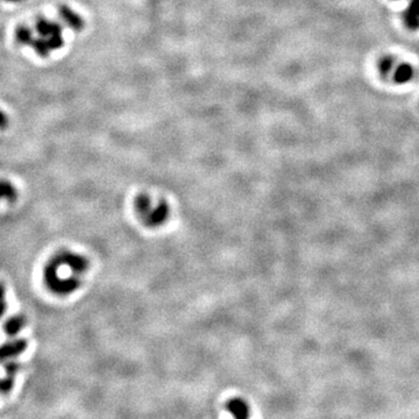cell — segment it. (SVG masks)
Returning a JSON list of instances; mask_svg holds the SVG:
<instances>
[{"label":"cell","instance_id":"9a60e30c","mask_svg":"<svg viewBox=\"0 0 419 419\" xmlns=\"http://www.w3.org/2000/svg\"><path fill=\"white\" fill-rule=\"evenodd\" d=\"M46 40L47 42H48V46L49 48H50V50H58V49H61L62 47L64 46V39H63V35H62V33L46 37Z\"/></svg>","mask_w":419,"mask_h":419},{"label":"cell","instance_id":"ffe728a7","mask_svg":"<svg viewBox=\"0 0 419 419\" xmlns=\"http://www.w3.org/2000/svg\"><path fill=\"white\" fill-rule=\"evenodd\" d=\"M5 298V287L0 283V300H4Z\"/></svg>","mask_w":419,"mask_h":419},{"label":"cell","instance_id":"ac0fdd59","mask_svg":"<svg viewBox=\"0 0 419 419\" xmlns=\"http://www.w3.org/2000/svg\"><path fill=\"white\" fill-rule=\"evenodd\" d=\"M7 125H8L7 116H6L4 112L0 110V129L6 128V127H7Z\"/></svg>","mask_w":419,"mask_h":419},{"label":"cell","instance_id":"7c38bea8","mask_svg":"<svg viewBox=\"0 0 419 419\" xmlns=\"http://www.w3.org/2000/svg\"><path fill=\"white\" fill-rule=\"evenodd\" d=\"M395 63H396V60L394 56L391 55L383 56V57L378 61V65H377L381 76L383 77L389 76L391 74V70H393L394 67H395Z\"/></svg>","mask_w":419,"mask_h":419},{"label":"cell","instance_id":"52a82bcc","mask_svg":"<svg viewBox=\"0 0 419 419\" xmlns=\"http://www.w3.org/2000/svg\"><path fill=\"white\" fill-rule=\"evenodd\" d=\"M35 29L37 34L42 37H49L51 35H55V34L62 33V26L60 24L55 23V21H50L45 18L37 19L35 24Z\"/></svg>","mask_w":419,"mask_h":419},{"label":"cell","instance_id":"277c9868","mask_svg":"<svg viewBox=\"0 0 419 419\" xmlns=\"http://www.w3.org/2000/svg\"><path fill=\"white\" fill-rule=\"evenodd\" d=\"M58 13H60V17L62 20H63L64 23L71 28V29L76 30V32H79V30L83 29L84 25H85L84 24L83 18L80 17L77 12H74L73 8H70L69 6L67 5L60 6V8H58Z\"/></svg>","mask_w":419,"mask_h":419},{"label":"cell","instance_id":"5b68a950","mask_svg":"<svg viewBox=\"0 0 419 419\" xmlns=\"http://www.w3.org/2000/svg\"><path fill=\"white\" fill-rule=\"evenodd\" d=\"M27 348V341L25 339H18L11 343H6L0 346V361L15 358L20 355Z\"/></svg>","mask_w":419,"mask_h":419},{"label":"cell","instance_id":"5bb4252c","mask_svg":"<svg viewBox=\"0 0 419 419\" xmlns=\"http://www.w3.org/2000/svg\"><path fill=\"white\" fill-rule=\"evenodd\" d=\"M14 200L17 198V190L7 181H0V199Z\"/></svg>","mask_w":419,"mask_h":419},{"label":"cell","instance_id":"7a4b0ae2","mask_svg":"<svg viewBox=\"0 0 419 419\" xmlns=\"http://www.w3.org/2000/svg\"><path fill=\"white\" fill-rule=\"evenodd\" d=\"M57 269V263L54 260H50L43 270V279L49 290L57 295H69L76 290L79 285V279L76 277L65 279L58 277Z\"/></svg>","mask_w":419,"mask_h":419},{"label":"cell","instance_id":"6da1fadb","mask_svg":"<svg viewBox=\"0 0 419 419\" xmlns=\"http://www.w3.org/2000/svg\"><path fill=\"white\" fill-rule=\"evenodd\" d=\"M135 209L140 218L150 227L162 225L169 214L166 203L160 200L154 201L147 195H141L136 198Z\"/></svg>","mask_w":419,"mask_h":419},{"label":"cell","instance_id":"3957f363","mask_svg":"<svg viewBox=\"0 0 419 419\" xmlns=\"http://www.w3.org/2000/svg\"><path fill=\"white\" fill-rule=\"evenodd\" d=\"M52 260L57 263L58 266H67L73 270L74 272L77 274H82L88 268V260L85 257L77 255V254H73L67 251V253H62L52 257Z\"/></svg>","mask_w":419,"mask_h":419},{"label":"cell","instance_id":"44dd1931","mask_svg":"<svg viewBox=\"0 0 419 419\" xmlns=\"http://www.w3.org/2000/svg\"><path fill=\"white\" fill-rule=\"evenodd\" d=\"M6 1H8V2H19V1H21V0H6Z\"/></svg>","mask_w":419,"mask_h":419},{"label":"cell","instance_id":"ba28073f","mask_svg":"<svg viewBox=\"0 0 419 419\" xmlns=\"http://www.w3.org/2000/svg\"><path fill=\"white\" fill-rule=\"evenodd\" d=\"M415 77V69L411 64L400 63L394 74V80L398 84H405Z\"/></svg>","mask_w":419,"mask_h":419},{"label":"cell","instance_id":"8992f818","mask_svg":"<svg viewBox=\"0 0 419 419\" xmlns=\"http://www.w3.org/2000/svg\"><path fill=\"white\" fill-rule=\"evenodd\" d=\"M403 20L409 29H419V0H410L409 6L403 13Z\"/></svg>","mask_w":419,"mask_h":419},{"label":"cell","instance_id":"8fae6325","mask_svg":"<svg viewBox=\"0 0 419 419\" xmlns=\"http://www.w3.org/2000/svg\"><path fill=\"white\" fill-rule=\"evenodd\" d=\"M15 40H17V42L19 45L21 46H27V45H32L33 42V33L32 30H30L29 27L25 26V25H20V26H18L15 28Z\"/></svg>","mask_w":419,"mask_h":419},{"label":"cell","instance_id":"4fadbf2b","mask_svg":"<svg viewBox=\"0 0 419 419\" xmlns=\"http://www.w3.org/2000/svg\"><path fill=\"white\" fill-rule=\"evenodd\" d=\"M32 47H33L34 51H35L36 54L42 58L48 57L49 52L51 51L50 48H49V46H48V42H47L46 37H42V36L37 37V39H34L33 42H32Z\"/></svg>","mask_w":419,"mask_h":419},{"label":"cell","instance_id":"2e32d148","mask_svg":"<svg viewBox=\"0 0 419 419\" xmlns=\"http://www.w3.org/2000/svg\"><path fill=\"white\" fill-rule=\"evenodd\" d=\"M14 376H8L6 375V377L0 378V393L4 394H9V391L13 389L14 386Z\"/></svg>","mask_w":419,"mask_h":419},{"label":"cell","instance_id":"e0dca14e","mask_svg":"<svg viewBox=\"0 0 419 419\" xmlns=\"http://www.w3.org/2000/svg\"><path fill=\"white\" fill-rule=\"evenodd\" d=\"M18 370H19V365L17 362H14V361L6 362V365H5L6 375H8V376H14V375L18 372Z\"/></svg>","mask_w":419,"mask_h":419},{"label":"cell","instance_id":"30bf717a","mask_svg":"<svg viewBox=\"0 0 419 419\" xmlns=\"http://www.w3.org/2000/svg\"><path fill=\"white\" fill-rule=\"evenodd\" d=\"M227 410L231 414L237 418H245L248 417L249 411H248V406L244 400L241 399H231V402L227 404Z\"/></svg>","mask_w":419,"mask_h":419},{"label":"cell","instance_id":"d6986e66","mask_svg":"<svg viewBox=\"0 0 419 419\" xmlns=\"http://www.w3.org/2000/svg\"><path fill=\"white\" fill-rule=\"evenodd\" d=\"M6 311V303L5 300H0V317L4 315Z\"/></svg>","mask_w":419,"mask_h":419},{"label":"cell","instance_id":"9c48e42d","mask_svg":"<svg viewBox=\"0 0 419 419\" xmlns=\"http://www.w3.org/2000/svg\"><path fill=\"white\" fill-rule=\"evenodd\" d=\"M25 322H26V320H25L24 316H13L12 318L7 319V321L4 324L5 333L9 335V337H14V335H17L19 332L23 330Z\"/></svg>","mask_w":419,"mask_h":419}]
</instances>
